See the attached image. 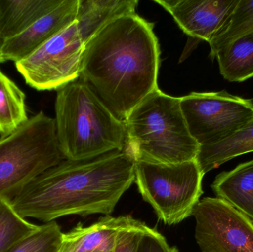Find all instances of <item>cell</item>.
Returning <instances> with one entry per match:
<instances>
[{"label": "cell", "instance_id": "603a6c76", "mask_svg": "<svg viewBox=\"0 0 253 252\" xmlns=\"http://www.w3.org/2000/svg\"><path fill=\"white\" fill-rule=\"evenodd\" d=\"M149 226L143 229H128L117 235L113 252H135L140 238L150 229Z\"/></svg>", "mask_w": 253, "mask_h": 252}, {"label": "cell", "instance_id": "7402d4cb", "mask_svg": "<svg viewBox=\"0 0 253 252\" xmlns=\"http://www.w3.org/2000/svg\"><path fill=\"white\" fill-rule=\"evenodd\" d=\"M135 252H178L175 247H171L163 235L150 228L140 238Z\"/></svg>", "mask_w": 253, "mask_h": 252}, {"label": "cell", "instance_id": "44dd1931", "mask_svg": "<svg viewBox=\"0 0 253 252\" xmlns=\"http://www.w3.org/2000/svg\"><path fill=\"white\" fill-rule=\"evenodd\" d=\"M64 233L60 226L52 221L42 226L15 244L8 252H58Z\"/></svg>", "mask_w": 253, "mask_h": 252}, {"label": "cell", "instance_id": "ffe728a7", "mask_svg": "<svg viewBox=\"0 0 253 252\" xmlns=\"http://www.w3.org/2000/svg\"><path fill=\"white\" fill-rule=\"evenodd\" d=\"M38 227L18 215L10 202L0 201V252H8Z\"/></svg>", "mask_w": 253, "mask_h": 252}, {"label": "cell", "instance_id": "7c38bea8", "mask_svg": "<svg viewBox=\"0 0 253 252\" xmlns=\"http://www.w3.org/2000/svg\"><path fill=\"white\" fill-rule=\"evenodd\" d=\"M146 226L130 216H106L87 227L80 223L67 234L74 241V252H113L120 232Z\"/></svg>", "mask_w": 253, "mask_h": 252}, {"label": "cell", "instance_id": "8992f818", "mask_svg": "<svg viewBox=\"0 0 253 252\" xmlns=\"http://www.w3.org/2000/svg\"><path fill=\"white\" fill-rule=\"evenodd\" d=\"M134 173L143 199L167 225L191 216L203 194L205 175L196 160L169 165L135 162Z\"/></svg>", "mask_w": 253, "mask_h": 252}, {"label": "cell", "instance_id": "3957f363", "mask_svg": "<svg viewBox=\"0 0 253 252\" xmlns=\"http://www.w3.org/2000/svg\"><path fill=\"white\" fill-rule=\"evenodd\" d=\"M56 91V135L65 159L83 161L125 149L124 121L84 80L80 77Z\"/></svg>", "mask_w": 253, "mask_h": 252}, {"label": "cell", "instance_id": "277c9868", "mask_svg": "<svg viewBox=\"0 0 253 252\" xmlns=\"http://www.w3.org/2000/svg\"><path fill=\"white\" fill-rule=\"evenodd\" d=\"M124 123V150L135 162L169 165L197 158L200 145L187 128L181 98L157 88L129 112Z\"/></svg>", "mask_w": 253, "mask_h": 252}, {"label": "cell", "instance_id": "5b68a950", "mask_svg": "<svg viewBox=\"0 0 253 252\" xmlns=\"http://www.w3.org/2000/svg\"><path fill=\"white\" fill-rule=\"evenodd\" d=\"M65 160L55 119L40 112L0 139V201L11 202L42 173Z\"/></svg>", "mask_w": 253, "mask_h": 252}, {"label": "cell", "instance_id": "52a82bcc", "mask_svg": "<svg viewBox=\"0 0 253 252\" xmlns=\"http://www.w3.org/2000/svg\"><path fill=\"white\" fill-rule=\"evenodd\" d=\"M181 108L189 132L200 146L219 143L253 118L251 100L226 90L193 92L181 98Z\"/></svg>", "mask_w": 253, "mask_h": 252}, {"label": "cell", "instance_id": "8fae6325", "mask_svg": "<svg viewBox=\"0 0 253 252\" xmlns=\"http://www.w3.org/2000/svg\"><path fill=\"white\" fill-rule=\"evenodd\" d=\"M80 0H62L50 13L39 19L22 34L4 41L2 56L16 62L34 53L46 41L77 20Z\"/></svg>", "mask_w": 253, "mask_h": 252}, {"label": "cell", "instance_id": "30bf717a", "mask_svg": "<svg viewBox=\"0 0 253 252\" xmlns=\"http://www.w3.org/2000/svg\"><path fill=\"white\" fill-rule=\"evenodd\" d=\"M170 13L194 41L209 43L228 19L239 0H155Z\"/></svg>", "mask_w": 253, "mask_h": 252}, {"label": "cell", "instance_id": "d6986e66", "mask_svg": "<svg viewBox=\"0 0 253 252\" xmlns=\"http://www.w3.org/2000/svg\"><path fill=\"white\" fill-rule=\"evenodd\" d=\"M253 31V0H239L222 28L210 41V57L213 61L221 49L236 38Z\"/></svg>", "mask_w": 253, "mask_h": 252}, {"label": "cell", "instance_id": "9a60e30c", "mask_svg": "<svg viewBox=\"0 0 253 252\" xmlns=\"http://www.w3.org/2000/svg\"><path fill=\"white\" fill-rule=\"evenodd\" d=\"M62 0H0V34L4 41L23 33Z\"/></svg>", "mask_w": 253, "mask_h": 252}, {"label": "cell", "instance_id": "e0dca14e", "mask_svg": "<svg viewBox=\"0 0 253 252\" xmlns=\"http://www.w3.org/2000/svg\"><path fill=\"white\" fill-rule=\"evenodd\" d=\"M224 79L242 82L253 78V31L236 38L215 55Z\"/></svg>", "mask_w": 253, "mask_h": 252}, {"label": "cell", "instance_id": "2e32d148", "mask_svg": "<svg viewBox=\"0 0 253 252\" xmlns=\"http://www.w3.org/2000/svg\"><path fill=\"white\" fill-rule=\"evenodd\" d=\"M252 152L253 118L239 131L219 143L200 146L196 161L205 175L236 157Z\"/></svg>", "mask_w": 253, "mask_h": 252}, {"label": "cell", "instance_id": "4fadbf2b", "mask_svg": "<svg viewBox=\"0 0 253 252\" xmlns=\"http://www.w3.org/2000/svg\"><path fill=\"white\" fill-rule=\"evenodd\" d=\"M217 198L228 203L253 222V160L223 172L211 185Z\"/></svg>", "mask_w": 253, "mask_h": 252}, {"label": "cell", "instance_id": "d4e9b609", "mask_svg": "<svg viewBox=\"0 0 253 252\" xmlns=\"http://www.w3.org/2000/svg\"><path fill=\"white\" fill-rule=\"evenodd\" d=\"M4 40L1 37V34H0V62H4V58L2 56V48L3 45H4Z\"/></svg>", "mask_w": 253, "mask_h": 252}, {"label": "cell", "instance_id": "7a4b0ae2", "mask_svg": "<svg viewBox=\"0 0 253 252\" xmlns=\"http://www.w3.org/2000/svg\"><path fill=\"white\" fill-rule=\"evenodd\" d=\"M135 161L126 151L64 160L27 185L10 202L23 218L53 221L64 216H110L135 180Z\"/></svg>", "mask_w": 253, "mask_h": 252}, {"label": "cell", "instance_id": "ba28073f", "mask_svg": "<svg viewBox=\"0 0 253 252\" xmlns=\"http://www.w3.org/2000/svg\"><path fill=\"white\" fill-rule=\"evenodd\" d=\"M84 46L75 21L15 65L33 88L57 90L80 78Z\"/></svg>", "mask_w": 253, "mask_h": 252}, {"label": "cell", "instance_id": "cb8c5ba5", "mask_svg": "<svg viewBox=\"0 0 253 252\" xmlns=\"http://www.w3.org/2000/svg\"><path fill=\"white\" fill-rule=\"evenodd\" d=\"M58 252H74V241L68 234L64 233L63 242Z\"/></svg>", "mask_w": 253, "mask_h": 252}, {"label": "cell", "instance_id": "6da1fadb", "mask_svg": "<svg viewBox=\"0 0 253 252\" xmlns=\"http://www.w3.org/2000/svg\"><path fill=\"white\" fill-rule=\"evenodd\" d=\"M154 25L136 13L117 18L84 46L80 77L124 121L158 87L160 48Z\"/></svg>", "mask_w": 253, "mask_h": 252}, {"label": "cell", "instance_id": "5bb4252c", "mask_svg": "<svg viewBox=\"0 0 253 252\" xmlns=\"http://www.w3.org/2000/svg\"><path fill=\"white\" fill-rule=\"evenodd\" d=\"M137 0H80L77 23L85 44L112 21L135 13Z\"/></svg>", "mask_w": 253, "mask_h": 252}, {"label": "cell", "instance_id": "484cf974", "mask_svg": "<svg viewBox=\"0 0 253 252\" xmlns=\"http://www.w3.org/2000/svg\"><path fill=\"white\" fill-rule=\"evenodd\" d=\"M250 100H251V102H252V104L253 105V99H250Z\"/></svg>", "mask_w": 253, "mask_h": 252}, {"label": "cell", "instance_id": "9c48e42d", "mask_svg": "<svg viewBox=\"0 0 253 252\" xmlns=\"http://www.w3.org/2000/svg\"><path fill=\"white\" fill-rule=\"evenodd\" d=\"M192 216L202 252H253V222L226 201L203 198Z\"/></svg>", "mask_w": 253, "mask_h": 252}, {"label": "cell", "instance_id": "ac0fdd59", "mask_svg": "<svg viewBox=\"0 0 253 252\" xmlns=\"http://www.w3.org/2000/svg\"><path fill=\"white\" fill-rule=\"evenodd\" d=\"M28 120L25 93L0 70V136H9Z\"/></svg>", "mask_w": 253, "mask_h": 252}]
</instances>
